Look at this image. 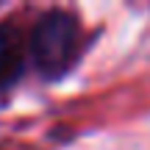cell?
Wrapping results in <instances>:
<instances>
[{
  "label": "cell",
  "instance_id": "1",
  "mask_svg": "<svg viewBox=\"0 0 150 150\" xmlns=\"http://www.w3.org/2000/svg\"><path fill=\"white\" fill-rule=\"evenodd\" d=\"M81 28L78 20L67 11H47L39 17L36 28L31 33V56L36 70L45 78H59L67 72V67L78 56Z\"/></svg>",
  "mask_w": 150,
  "mask_h": 150
},
{
  "label": "cell",
  "instance_id": "2",
  "mask_svg": "<svg viewBox=\"0 0 150 150\" xmlns=\"http://www.w3.org/2000/svg\"><path fill=\"white\" fill-rule=\"evenodd\" d=\"M22 61H25V50L20 33L11 25L0 22V89L11 86L22 75Z\"/></svg>",
  "mask_w": 150,
  "mask_h": 150
}]
</instances>
